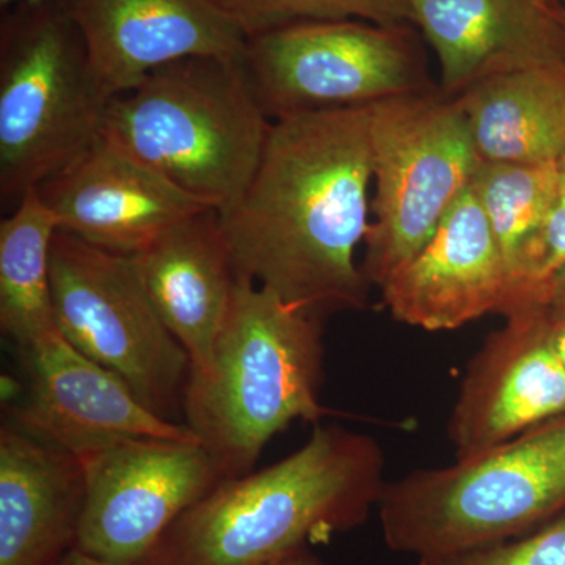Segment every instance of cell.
Segmentation results:
<instances>
[{"label": "cell", "instance_id": "cell-13", "mask_svg": "<svg viewBox=\"0 0 565 565\" xmlns=\"http://www.w3.org/2000/svg\"><path fill=\"white\" fill-rule=\"evenodd\" d=\"M117 98L159 66L189 57L243 62L248 36L217 0H55Z\"/></svg>", "mask_w": 565, "mask_h": 565}, {"label": "cell", "instance_id": "cell-4", "mask_svg": "<svg viewBox=\"0 0 565 565\" xmlns=\"http://www.w3.org/2000/svg\"><path fill=\"white\" fill-rule=\"evenodd\" d=\"M270 128L241 62L189 57L114 98L102 137L223 214L250 184Z\"/></svg>", "mask_w": 565, "mask_h": 565}, {"label": "cell", "instance_id": "cell-9", "mask_svg": "<svg viewBox=\"0 0 565 565\" xmlns=\"http://www.w3.org/2000/svg\"><path fill=\"white\" fill-rule=\"evenodd\" d=\"M414 25L319 21L248 39L241 62L270 120L435 90Z\"/></svg>", "mask_w": 565, "mask_h": 565}, {"label": "cell", "instance_id": "cell-16", "mask_svg": "<svg viewBox=\"0 0 565 565\" xmlns=\"http://www.w3.org/2000/svg\"><path fill=\"white\" fill-rule=\"evenodd\" d=\"M411 24L437 55L438 88L449 98L565 61V29L545 0H412Z\"/></svg>", "mask_w": 565, "mask_h": 565}, {"label": "cell", "instance_id": "cell-19", "mask_svg": "<svg viewBox=\"0 0 565 565\" xmlns=\"http://www.w3.org/2000/svg\"><path fill=\"white\" fill-rule=\"evenodd\" d=\"M479 158L557 163L565 154V61L514 71L457 96Z\"/></svg>", "mask_w": 565, "mask_h": 565}, {"label": "cell", "instance_id": "cell-29", "mask_svg": "<svg viewBox=\"0 0 565 565\" xmlns=\"http://www.w3.org/2000/svg\"><path fill=\"white\" fill-rule=\"evenodd\" d=\"M550 6H552V3H550ZM552 11H553V14H555L557 22H559V24L563 25V28L565 29V9H564V7L552 6Z\"/></svg>", "mask_w": 565, "mask_h": 565}, {"label": "cell", "instance_id": "cell-23", "mask_svg": "<svg viewBox=\"0 0 565 565\" xmlns=\"http://www.w3.org/2000/svg\"><path fill=\"white\" fill-rule=\"evenodd\" d=\"M416 565H565V514L520 537L422 557Z\"/></svg>", "mask_w": 565, "mask_h": 565}, {"label": "cell", "instance_id": "cell-3", "mask_svg": "<svg viewBox=\"0 0 565 565\" xmlns=\"http://www.w3.org/2000/svg\"><path fill=\"white\" fill-rule=\"evenodd\" d=\"M322 321L239 274L211 362L191 371L182 399L185 426L223 479L252 473L296 419L319 424L332 414L319 399Z\"/></svg>", "mask_w": 565, "mask_h": 565}, {"label": "cell", "instance_id": "cell-11", "mask_svg": "<svg viewBox=\"0 0 565 565\" xmlns=\"http://www.w3.org/2000/svg\"><path fill=\"white\" fill-rule=\"evenodd\" d=\"M28 386L11 423L77 457L129 440L199 441L185 424L156 415L121 379L87 359L61 332L18 348Z\"/></svg>", "mask_w": 565, "mask_h": 565}, {"label": "cell", "instance_id": "cell-17", "mask_svg": "<svg viewBox=\"0 0 565 565\" xmlns=\"http://www.w3.org/2000/svg\"><path fill=\"white\" fill-rule=\"evenodd\" d=\"M131 259L162 322L188 352L191 371H203L239 278L218 212L207 207L178 222Z\"/></svg>", "mask_w": 565, "mask_h": 565}, {"label": "cell", "instance_id": "cell-26", "mask_svg": "<svg viewBox=\"0 0 565 565\" xmlns=\"http://www.w3.org/2000/svg\"><path fill=\"white\" fill-rule=\"evenodd\" d=\"M264 565H323V563L311 545H302Z\"/></svg>", "mask_w": 565, "mask_h": 565}, {"label": "cell", "instance_id": "cell-2", "mask_svg": "<svg viewBox=\"0 0 565 565\" xmlns=\"http://www.w3.org/2000/svg\"><path fill=\"white\" fill-rule=\"evenodd\" d=\"M388 482L371 435L315 424L299 449L259 471L223 479L152 552L156 565H264L297 546L366 522Z\"/></svg>", "mask_w": 565, "mask_h": 565}, {"label": "cell", "instance_id": "cell-7", "mask_svg": "<svg viewBox=\"0 0 565 565\" xmlns=\"http://www.w3.org/2000/svg\"><path fill=\"white\" fill-rule=\"evenodd\" d=\"M374 193L362 273L379 289L470 189L479 158L462 106L440 88L370 107Z\"/></svg>", "mask_w": 565, "mask_h": 565}, {"label": "cell", "instance_id": "cell-28", "mask_svg": "<svg viewBox=\"0 0 565 565\" xmlns=\"http://www.w3.org/2000/svg\"><path fill=\"white\" fill-rule=\"evenodd\" d=\"M47 2V0H0L3 10L17 6H36V3Z\"/></svg>", "mask_w": 565, "mask_h": 565}, {"label": "cell", "instance_id": "cell-6", "mask_svg": "<svg viewBox=\"0 0 565 565\" xmlns=\"http://www.w3.org/2000/svg\"><path fill=\"white\" fill-rule=\"evenodd\" d=\"M3 11L0 199L17 206L102 139L115 96L55 0Z\"/></svg>", "mask_w": 565, "mask_h": 565}, {"label": "cell", "instance_id": "cell-1", "mask_svg": "<svg viewBox=\"0 0 565 565\" xmlns=\"http://www.w3.org/2000/svg\"><path fill=\"white\" fill-rule=\"evenodd\" d=\"M370 107L273 121L250 184L218 214L237 273L316 318L370 305L355 256L371 223Z\"/></svg>", "mask_w": 565, "mask_h": 565}, {"label": "cell", "instance_id": "cell-14", "mask_svg": "<svg viewBox=\"0 0 565 565\" xmlns=\"http://www.w3.org/2000/svg\"><path fill=\"white\" fill-rule=\"evenodd\" d=\"M509 291L503 253L471 185L422 250L379 288L393 319L426 332L501 315Z\"/></svg>", "mask_w": 565, "mask_h": 565}, {"label": "cell", "instance_id": "cell-18", "mask_svg": "<svg viewBox=\"0 0 565 565\" xmlns=\"http://www.w3.org/2000/svg\"><path fill=\"white\" fill-rule=\"evenodd\" d=\"M85 503L79 457L0 429V565H58L77 544Z\"/></svg>", "mask_w": 565, "mask_h": 565}, {"label": "cell", "instance_id": "cell-31", "mask_svg": "<svg viewBox=\"0 0 565 565\" xmlns=\"http://www.w3.org/2000/svg\"><path fill=\"white\" fill-rule=\"evenodd\" d=\"M545 2L552 3V6L564 7L565 9V0H545Z\"/></svg>", "mask_w": 565, "mask_h": 565}, {"label": "cell", "instance_id": "cell-27", "mask_svg": "<svg viewBox=\"0 0 565 565\" xmlns=\"http://www.w3.org/2000/svg\"><path fill=\"white\" fill-rule=\"evenodd\" d=\"M58 565H156L154 561L151 559V556L148 557V559L140 561V563H132V564H118V563H110V561H104L99 559V557H95L92 555H87V553L81 552L79 548H76L74 546L73 550L63 557L61 561V564Z\"/></svg>", "mask_w": 565, "mask_h": 565}, {"label": "cell", "instance_id": "cell-30", "mask_svg": "<svg viewBox=\"0 0 565 565\" xmlns=\"http://www.w3.org/2000/svg\"><path fill=\"white\" fill-rule=\"evenodd\" d=\"M557 167H559L561 177H563V180L565 181V154L563 156V159L557 162Z\"/></svg>", "mask_w": 565, "mask_h": 565}, {"label": "cell", "instance_id": "cell-8", "mask_svg": "<svg viewBox=\"0 0 565 565\" xmlns=\"http://www.w3.org/2000/svg\"><path fill=\"white\" fill-rule=\"evenodd\" d=\"M51 288L62 337L121 379L145 407L174 422L191 359L156 311L131 256L58 232Z\"/></svg>", "mask_w": 565, "mask_h": 565}, {"label": "cell", "instance_id": "cell-25", "mask_svg": "<svg viewBox=\"0 0 565 565\" xmlns=\"http://www.w3.org/2000/svg\"><path fill=\"white\" fill-rule=\"evenodd\" d=\"M519 303L533 308L546 341L565 366V270L553 275L548 280L520 289L504 308L503 315Z\"/></svg>", "mask_w": 565, "mask_h": 565}, {"label": "cell", "instance_id": "cell-12", "mask_svg": "<svg viewBox=\"0 0 565 565\" xmlns=\"http://www.w3.org/2000/svg\"><path fill=\"white\" fill-rule=\"evenodd\" d=\"M486 338L459 386L448 423L456 459L489 451L565 415V366L526 303Z\"/></svg>", "mask_w": 565, "mask_h": 565}, {"label": "cell", "instance_id": "cell-21", "mask_svg": "<svg viewBox=\"0 0 565 565\" xmlns=\"http://www.w3.org/2000/svg\"><path fill=\"white\" fill-rule=\"evenodd\" d=\"M561 184L557 163H479L471 188L503 253L511 282Z\"/></svg>", "mask_w": 565, "mask_h": 565}, {"label": "cell", "instance_id": "cell-5", "mask_svg": "<svg viewBox=\"0 0 565 565\" xmlns=\"http://www.w3.org/2000/svg\"><path fill=\"white\" fill-rule=\"evenodd\" d=\"M564 509L565 415L388 482L377 515L385 545L422 559L520 537Z\"/></svg>", "mask_w": 565, "mask_h": 565}, {"label": "cell", "instance_id": "cell-24", "mask_svg": "<svg viewBox=\"0 0 565 565\" xmlns=\"http://www.w3.org/2000/svg\"><path fill=\"white\" fill-rule=\"evenodd\" d=\"M563 178V177H561ZM565 270V181L561 184L555 202L545 215L541 228L523 255L519 270L511 282L509 297L516 289L545 281ZM509 300V299H508ZM508 303V302H505ZM505 307V305H504Z\"/></svg>", "mask_w": 565, "mask_h": 565}, {"label": "cell", "instance_id": "cell-22", "mask_svg": "<svg viewBox=\"0 0 565 565\" xmlns=\"http://www.w3.org/2000/svg\"><path fill=\"white\" fill-rule=\"evenodd\" d=\"M248 39L288 25L319 21L411 24L412 0H217ZM412 25V24H411Z\"/></svg>", "mask_w": 565, "mask_h": 565}, {"label": "cell", "instance_id": "cell-15", "mask_svg": "<svg viewBox=\"0 0 565 565\" xmlns=\"http://www.w3.org/2000/svg\"><path fill=\"white\" fill-rule=\"evenodd\" d=\"M36 191L58 232L126 256L211 207L103 137Z\"/></svg>", "mask_w": 565, "mask_h": 565}, {"label": "cell", "instance_id": "cell-10", "mask_svg": "<svg viewBox=\"0 0 565 565\" xmlns=\"http://www.w3.org/2000/svg\"><path fill=\"white\" fill-rule=\"evenodd\" d=\"M79 459L85 503L76 548L110 563L148 559L173 523L223 481L199 441L129 438Z\"/></svg>", "mask_w": 565, "mask_h": 565}, {"label": "cell", "instance_id": "cell-20", "mask_svg": "<svg viewBox=\"0 0 565 565\" xmlns=\"http://www.w3.org/2000/svg\"><path fill=\"white\" fill-rule=\"evenodd\" d=\"M57 233V217L36 189L0 222V327L17 348L58 332L51 288Z\"/></svg>", "mask_w": 565, "mask_h": 565}]
</instances>
